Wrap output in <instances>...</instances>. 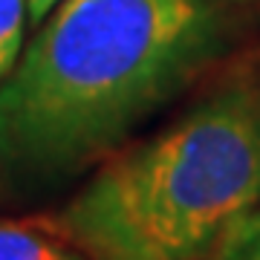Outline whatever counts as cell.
<instances>
[{
  "instance_id": "1",
  "label": "cell",
  "mask_w": 260,
  "mask_h": 260,
  "mask_svg": "<svg viewBox=\"0 0 260 260\" xmlns=\"http://www.w3.org/2000/svg\"><path fill=\"white\" fill-rule=\"evenodd\" d=\"M205 0H61L0 81V162L81 174L185 87L217 49Z\"/></svg>"
},
{
  "instance_id": "2",
  "label": "cell",
  "mask_w": 260,
  "mask_h": 260,
  "mask_svg": "<svg viewBox=\"0 0 260 260\" xmlns=\"http://www.w3.org/2000/svg\"><path fill=\"white\" fill-rule=\"evenodd\" d=\"M260 211V81L237 78L102 159L58 223L90 260H214Z\"/></svg>"
},
{
  "instance_id": "3",
  "label": "cell",
  "mask_w": 260,
  "mask_h": 260,
  "mask_svg": "<svg viewBox=\"0 0 260 260\" xmlns=\"http://www.w3.org/2000/svg\"><path fill=\"white\" fill-rule=\"evenodd\" d=\"M0 260H90L58 217H0Z\"/></svg>"
},
{
  "instance_id": "4",
  "label": "cell",
  "mask_w": 260,
  "mask_h": 260,
  "mask_svg": "<svg viewBox=\"0 0 260 260\" xmlns=\"http://www.w3.org/2000/svg\"><path fill=\"white\" fill-rule=\"evenodd\" d=\"M29 0H0V81L12 73L23 49V29L29 23Z\"/></svg>"
},
{
  "instance_id": "5",
  "label": "cell",
  "mask_w": 260,
  "mask_h": 260,
  "mask_svg": "<svg viewBox=\"0 0 260 260\" xmlns=\"http://www.w3.org/2000/svg\"><path fill=\"white\" fill-rule=\"evenodd\" d=\"M214 260H260V211H254L229 237V243Z\"/></svg>"
},
{
  "instance_id": "6",
  "label": "cell",
  "mask_w": 260,
  "mask_h": 260,
  "mask_svg": "<svg viewBox=\"0 0 260 260\" xmlns=\"http://www.w3.org/2000/svg\"><path fill=\"white\" fill-rule=\"evenodd\" d=\"M61 0H29L26 6V15H29V23H35V26H41L44 20L49 18V12L55 9Z\"/></svg>"
}]
</instances>
